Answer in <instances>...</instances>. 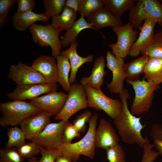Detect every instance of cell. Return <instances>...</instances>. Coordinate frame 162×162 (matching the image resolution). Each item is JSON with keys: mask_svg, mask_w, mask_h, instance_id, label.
Segmentation results:
<instances>
[{"mask_svg": "<svg viewBox=\"0 0 162 162\" xmlns=\"http://www.w3.org/2000/svg\"><path fill=\"white\" fill-rule=\"evenodd\" d=\"M40 147L41 156L37 162H55L57 157L63 154L61 151L57 148L47 149L40 146Z\"/></svg>", "mask_w": 162, "mask_h": 162, "instance_id": "39", "label": "cell"}, {"mask_svg": "<svg viewBox=\"0 0 162 162\" xmlns=\"http://www.w3.org/2000/svg\"><path fill=\"white\" fill-rule=\"evenodd\" d=\"M119 138L110 122L101 119L95 133V143L96 148L105 150L118 144Z\"/></svg>", "mask_w": 162, "mask_h": 162, "instance_id": "15", "label": "cell"}, {"mask_svg": "<svg viewBox=\"0 0 162 162\" xmlns=\"http://www.w3.org/2000/svg\"><path fill=\"white\" fill-rule=\"evenodd\" d=\"M159 25L161 27V29H160V31L161 32H162V24L160 23H158Z\"/></svg>", "mask_w": 162, "mask_h": 162, "instance_id": "46", "label": "cell"}, {"mask_svg": "<svg viewBox=\"0 0 162 162\" xmlns=\"http://www.w3.org/2000/svg\"><path fill=\"white\" fill-rule=\"evenodd\" d=\"M51 116L41 111L26 118L20 124L26 139L31 140L40 133L49 123Z\"/></svg>", "mask_w": 162, "mask_h": 162, "instance_id": "16", "label": "cell"}, {"mask_svg": "<svg viewBox=\"0 0 162 162\" xmlns=\"http://www.w3.org/2000/svg\"><path fill=\"white\" fill-rule=\"evenodd\" d=\"M7 135L8 139L5 146L6 148H17L26 143V138L25 133L21 128L16 126L9 128Z\"/></svg>", "mask_w": 162, "mask_h": 162, "instance_id": "29", "label": "cell"}, {"mask_svg": "<svg viewBox=\"0 0 162 162\" xmlns=\"http://www.w3.org/2000/svg\"><path fill=\"white\" fill-rule=\"evenodd\" d=\"M18 8L17 12L24 13L32 11L35 4L34 0H17Z\"/></svg>", "mask_w": 162, "mask_h": 162, "instance_id": "42", "label": "cell"}, {"mask_svg": "<svg viewBox=\"0 0 162 162\" xmlns=\"http://www.w3.org/2000/svg\"><path fill=\"white\" fill-rule=\"evenodd\" d=\"M67 122L61 120L58 123H49L31 142L46 149H57L63 144V134Z\"/></svg>", "mask_w": 162, "mask_h": 162, "instance_id": "10", "label": "cell"}, {"mask_svg": "<svg viewBox=\"0 0 162 162\" xmlns=\"http://www.w3.org/2000/svg\"><path fill=\"white\" fill-rule=\"evenodd\" d=\"M149 58L144 54L131 62L125 64L124 70L126 78L128 80H136L144 73L145 66Z\"/></svg>", "mask_w": 162, "mask_h": 162, "instance_id": "28", "label": "cell"}, {"mask_svg": "<svg viewBox=\"0 0 162 162\" xmlns=\"http://www.w3.org/2000/svg\"><path fill=\"white\" fill-rule=\"evenodd\" d=\"M106 150L107 158L109 162H126L124 152L119 144Z\"/></svg>", "mask_w": 162, "mask_h": 162, "instance_id": "35", "label": "cell"}, {"mask_svg": "<svg viewBox=\"0 0 162 162\" xmlns=\"http://www.w3.org/2000/svg\"><path fill=\"white\" fill-rule=\"evenodd\" d=\"M76 13L72 9L65 6L59 15L52 17L50 26L59 32L68 30L76 21Z\"/></svg>", "mask_w": 162, "mask_h": 162, "instance_id": "25", "label": "cell"}, {"mask_svg": "<svg viewBox=\"0 0 162 162\" xmlns=\"http://www.w3.org/2000/svg\"><path fill=\"white\" fill-rule=\"evenodd\" d=\"M150 134L152 143L159 155L162 157V124H154L151 127Z\"/></svg>", "mask_w": 162, "mask_h": 162, "instance_id": "34", "label": "cell"}, {"mask_svg": "<svg viewBox=\"0 0 162 162\" xmlns=\"http://www.w3.org/2000/svg\"><path fill=\"white\" fill-rule=\"evenodd\" d=\"M24 160L17 148L5 147L0 150V162H24Z\"/></svg>", "mask_w": 162, "mask_h": 162, "instance_id": "33", "label": "cell"}, {"mask_svg": "<svg viewBox=\"0 0 162 162\" xmlns=\"http://www.w3.org/2000/svg\"><path fill=\"white\" fill-rule=\"evenodd\" d=\"M80 157V155L74 154L63 153L57 157L55 162H76Z\"/></svg>", "mask_w": 162, "mask_h": 162, "instance_id": "43", "label": "cell"}, {"mask_svg": "<svg viewBox=\"0 0 162 162\" xmlns=\"http://www.w3.org/2000/svg\"><path fill=\"white\" fill-rule=\"evenodd\" d=\"M119 96L123 109L113 122L119 135L124 143L129 145L136 144L143 148L150 143L148 138L146 136L144 137L141 134L146 125L141 123V117L136 116L129 110L127 100L130 97L128 90L124 88Z\"/></svg>", "mask_w": 162, "mask_h": 162, "instance_id": "1", "label": "cell"}, {"mask_svg": "<svg viewBox=\"0 0 162 162\" xmlns=\"http://www.w3.org/2000/svg\"><path fill=\"white\" fill-rule=\"evenodd\" d=\"M57 68L58 82L64 90L68 92L71 85L69 80V74L71 66L69 59L60 55L56 58Z\"/></svg>", "mask_w": 162, "mask_h": 162, "instance_id": "27", "label": "cell"}, {"mask_svg": "<svg viewBox=\"0 0 162 162\" xmlns=\"http://www.w3.org/2000/svg\"><path fill=\"white\" fill-rule=\"evenodd\" d=\"M86 28L95 30L92 24L88 22L84 17L80 16L67 31L61 37L60 40L62 46L65 47L76 41V37L80 32Z\"/></svg>", "mask_w": 162, "mask_h": 162, "instance_id": "23", "label": "cell"}, {"mask_svg": "<svg viewBox=\"0 0 162 162\" xmlns=\"http://www.w3.org/2000/svg\"><path fill=\"white\" fill-rule=\"evenodd\" d=\"M126 81L132 86L135 93L130 108L131 113L138 116L147 112L152 106L154 92L159 85H154L144 78L142 80L127 79Z\"/></svg>", "mask_w": 162, "mask_h": 162, "instance_id": "3", "label": "cell"}, {"mask_svg": "<svg viewBox=\"0 0 162 162\" xmlns=\"http://www.w3.org/2000/svg\"><path fill=\"white\" fill-rule=\"evenodd\" d=\"M157 23L151 19L144 21L143 25L139 28L140 31L139 36L130 49L128 55L134 57L138 56L140 53L144 54L154 34V28Z\"/></svg>", "mask_w": 162, "mask_h": 162, "instance_id": "17", "label": "cell"}, {"mask_svg": "<svg viewBox=\"0 0 162 162\" xmlns=\"http://www.w3.org/2000/svg\"><path fill=\"white\" fill-rule=\"evenodd\" d=\"M92 116V113L90 111L86 110L78 115L73 121L72 124L80 133H84L86 128V123Z\"/></svg>", "mask_w": 162, "mask_h": 162, "instance_id": "37", "label": "cell"}, {"mask_svg": "<svg viewBox=\"0 0 162 162\" xmlns=\"http://www.w3.org/2000/svg\"><path fill=\"white\" fill-rule=\"evenodd\" d=\"M86 18V20L92 24L95 30L97 31L107 26L113 27L123 25L120 18L114 16L104 7L98 9Z\"/></svg>", "mask_w": 162, "mask_h": 162, "instance_id": "21", "label": "cell"}, {"mask_svg": "<svg viewBox=\"0 0 162 162\" xmlns=\"http://www.w3.org/2000/svg\"><path fill=\"white\" fill-rule=\"evenodd\" d=\"M17 0H0V26H3L10 9Z\"/></svg>", "mask_w": 162, "mask_h": 162, "instance_id": "40", "label": "cell"}, {"mask_svg": "<svg viewBox=\"0 0 162 162\" xmlns=\"http://www.w3.org/2000/svg\"><path fill=\"white\" fill-rule=\"evenodd\" d=\"M17 149L24 158L28 159L40 153V146L32 142H26Z\"/></svg>", "mask_w": 162, "mask_h": 162, "instance_id": "36", "label": "cell"}, {"mask_svg": "<svg viewBox=\"0 0 162 162\" xmlns=\"http://www.w3.org/2000/svg\"><path fill=\"white\" fill-rule=\"evenodd\" d=\"M154 147L152 143H150L143 148V154L141 162H154L159 155L156 151L152 149Z\"/></svg>", "mask_w": 162, "mask_h": 162, "instance_id": "41", "label": "cell"}, {"mask_svg": "<svg viewBox=\"0 0 162 162\" xmlns=\"http://www.w3.org/2000/svg\"><path fill=\"white\" fill-rule=\"evenodd\" d=\"M78 46V42L75 41L70 44L69 48L60 53V55L66 57L70 62L71 72L69 80L70 84L75 82L79 68L86 63L92 62L94 57L93 54H89L86 57L79 55L76 50Z\"/></svg>", "mask_w": 162, "mask_h": 162, "instance_id": "19", "label": "cell"}, {"mask_svg": "<svg viewBox=\"0 0 162 162\" xmlns=\"http://www.w3.org/2000/svg\"><path fill=\"white\" fill-rule=\"evenodd\" d=\"M68 94L56 91L30 100V102L50 116H55L63 107Z\"/></svg>", "mask_w": 162, "mask_h": 162, "instance_id": "14", "label": "cell"}, {"mask_svg": "<svg viewBox=\"0 0 162 162\" xmlns=\"http://www.w3.org/2000/svg\"><path fill=\"white\" fill-rule=\"evenodd\" d=\"M143 73L144 79L154 85H159L162 83V58H149Z\"/></svg>", "mask_w": 162, "mask_h": 162, "instance_id": "24", "label": "cell"}, {"mask_svg": "<svg viewBox=\"0 0 162 162\" xmlns=\"http://www.w3.org/2000/svg\"><path fill=\"white\" fill-rule=\"evenodd\" d=\"M57 83H39L17 85L14 91L6 96L11 100H23L34 99L40 95L56 91Z\"/></svg>", "mask_w": 162, "mask_h": 162, "instance_id": "12", "label": "cell"}, {"mask_svg": "<svg viewBox=\"0 0 162 162\" xmlns=\"http://www.w3.org/2000/svg\"><path fill=\"white\" fill-rule=\"evenodd\" d=\"M129 22L136 28L148 19L162 24V3L157 0H139L129 11Z\"/></svg>", "mask_w": 162, "mask_h": 162, "instance_id": "5", "label": "cell"}, {"mask_svg": "<svg viewBox=\"0 0 162 162\" xmlns=\"http://www.w3.org/2000/svg\"><path fill=\"white\" fill-rule=\"evenodd\" d=\"M106 65L104 57L100 56L94 62L90 75L82 77L80 81V84L84 86L100 89L104 83V77L106 74L105 70Z\"/></svg>", "mask_w": 162, "mask_h": 162, "instance_id": "22", "label": "cell"}, {"mask_svg": "<svg viewBox=\"0 0 162 162\" xmlns=\"http://www.w3.org/2000/svg\"><path fill=\"white\" fill-rule=\"evenodd\" d=\"M98 116L95 113L92 115L88 121V130L80 141L74 143L62 144L57 149L63 153L83 155L93 160L95 154V133L96 129Z\"/></svg>", "mask_w": 162, "mask_h": 162, "instance_id": "4", "label": "cell"}, {"mask_svg": "<svg viewBox=\"0 0 162 162\" xmlns=\"http://www.w3.org/2000/svg\"><path fill=\"white\" fill-rule=\"evenodd\" d=\"M149 58H162V32L154 34L144 54Z\"/></svg>", "mask_w": 162, "mask_h": 162, "instance_id": "30", "label": "cell"}, {"mask_svg": "<svg viewBox=\"0 0 162 162\" xmlns=\"http://www.w3.org/2000/svg\"><path fill=\"white\" fill-rule=\"evenodd\" d=\"M104 7L115 16L120 18L130 11L137 1L136 0H101Z\"/></svg>", "mask_w": 162, "mask_h": 162, "instance_id": "26", "label": "cell"}, {"mask_svg": "<svg viewBox=\"0 0 162 162\" xmlns=\"http://www.w3.org/2000/svg\"><path fill=\"white\" fill-rule=\"evenodd\" d=\"M50 16L45 11L41 14H37L32 11L24 13L16 12L12 18L13 27L19 31L26 30L35 22L41 21L48 22Z\"/></svg>", "mask_w": 162, "mask_h": 162, "instance_id": "20", "label": "cell"}, {"mask_svg": "<svg viewBox=\"0 0 162 162\" xmlns=\"http://www.w3.org/2000/svg\"><path fill=\"white\" fill-rule=\"evenodd\" d=\"M65 0H44L45 12L52 18L60 15L65 6Z\"/></svg>", "mask_w": 162, "mask_h": 162, "instance_id": "32", "label": "cell"}, {"mask_svg": "<svg viewBox=\"0 0 162 162\" xmlns=\"http://www.w3.org/2000/svg\"><path fill=\"white\" fill-rule=\"evenodd\" d=\"M38 160V158L34 156L28 159V162H37Z\"/></svg>", "mask_w": 162, "mask_h": 162, "instance_id": "45", "label": "cell"}, {"mask_svg": "<svg viewBox=\"0 0 162 162\" xmlns=\"http://www.w3.org/2000/svg\"><path fill=\"white\" fill-rule=\"evenodd\" d=\"M29 28L34 43L42 47L50 46L52 49V56L55 58L60 55L62 46L59 38L60 32L50 24L44 26L34 23Z\"/></svg>", "mask_w": 162, "mask_h": 162, "instance_id": "8", "label": "cell"}, {"mask_svg": "<svg viewBox=\"0 0 162 162\" xmlns=\"http://www.w3.org/2000/svg\"><path fill=\"white\" fill-rule=\"evenodd\" d=\"M134 27L133 25L129 22L124 25L112 27L117 40L116 43L109 44L108 46L116 57L124 59L128 55L136 40L138 33Z\"/></svg>", "mask_w": 162, "mask_h": 162, "instance_id": "9", "label": "cell"}, {"mask_svg": "<svg viewBox=\"0 0 162 162\" xmlns=\"http://www.w3.org/2000/svg\"><path fill=\"white\" fill-rule=\"evenodd\" d=\"M88 107L98 110H103L114 120L122 111L123 104L118 99L110 98L105 95L101 89H97L84 86Z\"/></svg>", "mask_w": 162, "mask_h": 162, "instance_id": "6", "label": "cell"}, {"mask_svg": "<svg viewBox=\"0 0 162 162\" xmlns=\"http://www.w3.org/2000/svg\"><path fill=\"white\" fill-rule=\"evenodd\" d=\"M8 78L17 85H26L46 83L43 76L30 66L20 62L9 68Z\"/></svg>", "mask_w": 162, "mask_h": 162, "instance_id": "11", "label": "cell"}, {"mask_svg": "<svg viewBox=\"0 0 162 162\" xmlns=\"http://www.w3.org/2000/svg\"><path fill=\"white\" fill-rule=\"evenodd\" d=\"M31 66L43 76L46 83L58 82L57 62L54 58L41 55L34 60Z\"/></svg>", "mask_w": 162, "mask_h": 162, "instance_id": "18", "label": "cell"}, {"mask_svg": "<svg viewBox=\"0 0 162 162\" xmlns=\"http://www.w3.org/2000/svg\"><path fill=\"white\" fill-rule=\"evenodd\" d=\"M106 66L112 74V81L107 85V88L111 93L119 94L124 89V81L126 78L124 59L116 57L108 50L106 52Z\"/></svg>", "mask_w": 162, "mask_h": 162, "instance_id": "13", "label": "cell"}, {"mask_svg": "<svg viewBox=\"0 0 162 162\" xmlns=\"http://www.w3.org/2000/svg\"><path fill=\"white\" fill-rule=\"evenodd\" d=\"M81 136L80 133L73 124L68 121L65 126L63 134V142L64 144L71 143L74 138L79 137Z\"/></svg>", "mask_w": 162, "mask_h": 162, "instance_id": "38", "label": "cell"}, {"mask_svg": "<svg viewBox=\"0 0 162 162\" xmlns=\"http://www.w3.org/2000/svg\"><path fill=\"white\" fill-rule=\"evenodd\" d=\"M81 0H67L65 6L73 9L76 13L79 11Z\"/></svg>", "mask_w": 162, "mask_h": 162, "instance_id": "44", "label": "cell"}, {"mask_svg": "<svg viewBox=\"0 0 162 162\" xmlns=\"http://www.w3.org/2000/svg\"><path fill=\"white\" fill-rule=\"evenodd\" d=\"M2 116L0 125L6 128L20 124L28 117L41 111L30 102L23 100H13L0 104Z\"/></svg>", "mask_w": 162, "mask_h": 162, "instance_id": "2", "label": "cell"}, {"mask_svg": "<svg viewBox=\"0 0 162 162\" xmlns=\"http://www.w3.org/2000/svg\"><path fill=\"white\" fill-rule=\"evenodd\" d=\"M64 104L55 116V120L65 122L78 111L88 107L86 93L83 86L78 83L71 85Z\"/></svg>", "mask_w": 162, "mask_h": 162, "instance_id": "7", "label": "cell"}, {"mask_svg": "<svg viewBox=\"0 0 162 162\" xmlns=\"http://www.w3.org/2000/svg\"><path fill=\"white\" fill-rule=\"evenodd\" d=\"M103 7L101 0H81L79 11L80 16L85 18Z\"/></svg>", "mask_w": 162, "mask_h": 162, "instance_id": "31", "label": "cell"}]
</instances>
